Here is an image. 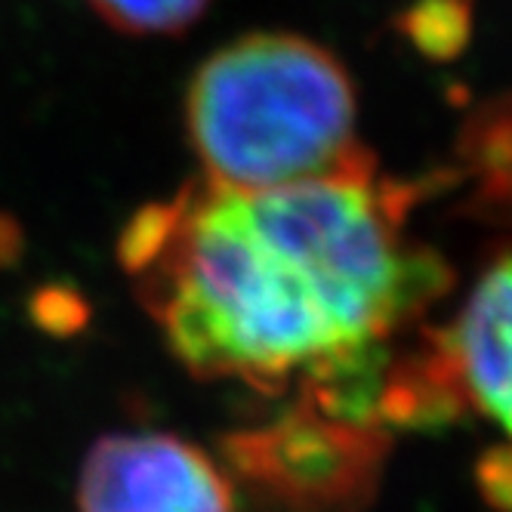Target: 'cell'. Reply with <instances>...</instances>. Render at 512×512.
<instances>
[{"mask_svg": "<svg viewBox=\"0 0 512 512\" xmlns=\"http://www.w3.org/2000/svg\"><path fill=\"white\" fill-rule=\"evenodd\" d=\"M118 256L182 368L263 392L364 380L448 287L368 155L260 192L189 182L130 219Z\"/></svg>", "mask_w": 512, "mask_h": 512, "instance_id": "1", "label": "cell"}, {"mask_svg": "<svg viewBox=\"0 0 512 512\" xmlns=\"http://www.w3.org/2000/svg\"><path fill=\"white\" fill-rule=\"evenodd\" d=\"M343 62L287 31H256L210 53L186 90V130L204 182L278 189L364 158Z\"/></svg>", "mask_w": 512, "mask_h": 512, "instance_id": "2", "label": "cell"}, {"mask_svg": "<svg viewBox=\"0 0 512 512\" xmlns=\"http://www.w3.org/2000/svg\"><path fill=\"white\" fill-rule=\"evenodd\" d=\"M78 512H235L229 475L170 432H115L87 451Z\"/></svg>", "mask_w": 512, "mask_h": 512, "instance_id": "3", "label": "cell"}, {"mask_svg": "<svg viewBox=\"0 0 512 512\" xmlns=\"http://www.w3.org/2000/svg\"><path fill=\"white\" fill-rule=\"evenodd\" d=\"M442 355L469 405L512 442V253L472 287Z\"/></svg>", "mask_w": 512, "mask_h": 512, "instance_id": "4", "label": "cell"}, {"mask_svg": "<svg viewBox=\"0 0 512 512\" xmlns=\"http://www.w3.org/2000/svg\"><path fill=\"white\" fill-rule=\"evenodd\" d=\"M87 7L130 38H176L207 13L210 0H87Z\"/></svg>", "mask_w": 512, "mask_h": 512, "instance_id": "5", "label": "cell"}]
</instances>
